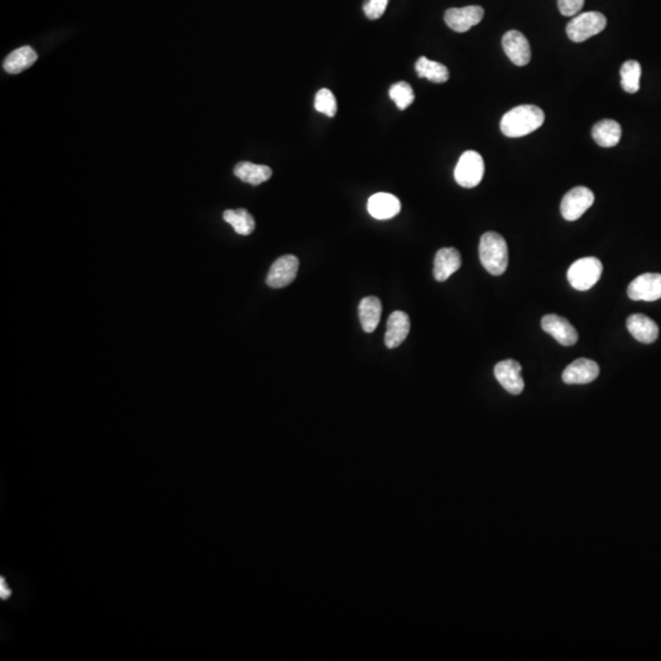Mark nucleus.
<instances>
[{"mask_svg":"<svg viewBox=\"0 0 661 661\" xmlns=\"http://www.w3.org/2000/svg\"><path fill=\"white\" fill-rule=\"evenodd\" d=\"M545 121V114L537 105H523L508 110L501 119V131L508 138H522L532 134Z\"/></svg>","mask_w":661,"mask_h":661,"instance_id":"1","label":"nucleus"},{"mask_svg":"<svg viewBox=\"0 0 661 661\" xmlns=\"http://www.w3.org/2000/svg\"><path fill=\"white\" fill-rule=\"evenodd\" d=\"M480 261L489 274L501 276L508 267V248L506 240L496 232L482 234L479 245Z\"/></svg>","mask_w":661,"mask_h":661,"instance_id":"2","label":"nucleus"},{"mask_svg":"<svg viewBox=\"0 0 661 661\" xmlns=\"http://www.w3.org/2000/svg\"><path fill=\"white\" fill-rule=\"evenodd\" d=\"M607 17L597 11H588L576 15L567 24L566 32L572 42L581 43L599 35L607 27Z\"/></svg>","mask_w":661,"mask_h":661,"instance_id":"3","label":"nucleus"},{"mask_svg":"<svg viewBox=\"0 0 661 661\" xmlns=\"http://www.w3.org/2000/svg\"><path fill=\"white\" fill-rule=\"evenodd\" d=\"M602 274V264L597 258H584L574 261L567 272V278L573 288L586 292L593 288Z\"/></svg>","mask_w":661,"mask_h":661,"instance_id":"4","label":"nucleus"},{"mask_svg":"<svg viewBox=\"0 0 661 661\" xmlns=\"http://www.w3.org/2000/svg\"><path fill=\"white\" fill-rule=\"evenodd\" d=\"M485 172V164L482 154L477 151H466L458 161L454 170V179L458 184L472 189L480 184Z\"/></svg>","mask_w":661,"mask_h":661,"instance_id":"5","label":"nucleus"},{"mask_svg":"<svg viewBox=\"0 0 661 661\" xmlns=\"http://www.w3.org/2000/svg\"><path fill=\"white\" fill-rule=\"evenodd\" d=\"M594 194L586 186H576L570 190L561 201V214L570 222L581 218L594 204Z\"/></svg>","mask_w":661,"mask_h":661,"instance_id":"6","label":"nucleus"},{"mask_svg":"<svg viewBox=\"0 0 661 661\" xmlns=\"http://www.w3.org/2000/svg\"><path fill=\"white\" fill-rule=\"evenodd\" d=\"M299 260L294 255H284L271 266L266 283L271 288H284L297 278Z\"/></svg>","mask_w":661,"mask_h":661,"instance_id":"7","label":"nucleus"},{"mask_svg":"<svg viewBox=\"0 0 661 661\" xmlns=\"http://www.w3.org/2000/svg\"><path fill=\"white\" fill-rule=\"evenodd\" d=\"M484 9L479 6L451 8L445 13V22L454 32H467L473 26H477L484 17Z\"/></svg>","mask_w":661,"mask_h":661,"instance_id":"8","label":"nucleus"},{"mask_svg":"<svg viewBox=\"0 0 661 661\" xmlns=\"http://www.w3.org/2000/svg\"><path fill=\"white\" fill-rule=\"evenodd\" d=\"M628 297L636 302H655L661 299V274H644L632 281Z\"/></svg>","mask_w":661,"mask_h":661,"instance_id":"9","label":"nucleus"},{"mask_svg":"<svg viewBox=\"0 0 661 661\" xmlns=\"http://www.w3.org/2000/svg\"><path fill=\"white\" fill-rule=\"evenodd\" d=\"M495 378L500 385L511 394H521L524 389V380L522 378V366L521 364L507 359L496 364L495 366Z\"/></svg>","mask_w":661,"mask_h":661,"instance_id":"10","label":"nucleus"},{"mask_svg":"<svg viewBox=\"0 0 661 661\" xmlns=\"http://www.w3.org/2000/svg\"><path fill=\"white\" fill-rule=\"evenodd\" d=\"M503 47L513 64L524 66L532 59V50L526 36L519 31H508L503 37Z\"/></svg>","mask_w":661,"mask_h":661,"instance_id":"11","label":"nucleus"},{"mask_svg":"<svg viewBox=\"0 0 661 661\" xmlns=\"http://www.w3.org/2000/svg\"><path fill=\"white\" fill-rule=\"evenodd\" d=\"M542 327L547 334L552 336L558 343L565 347H571L578 341V332L576 328L572 326L567 318L555 313H550L542 318Z\"/></svg>","mask_w":661,"mask_h":661,"instance_id":"12","label":"nucleus"},{"mask_svg":"<svg viewBox=\"0 0 661 661\" xmlns=\"http://www.w3.org/2000/svg\"><path fill=\"white\" fill-rule=\"evenodd\" d=\"M600 369L594 360L577 359L570 364L562 373V380L567 385H586L597 380Z\"/></svg>","mask_w":661,"mask_h":661,"instance_id":"13","label":"nucleus"},{"mask_svg":"<svg viewBox=\"0 0 661 661\" xmlns=\"http://www.w3.org/2000/svg\"><path fill=\"white\" fill-rule=\"evenodd\" d=\"M462 266V258L457 249L443 248L438 250L433 260V277L438 282L447 281Z\"/></svg>","mask_w":661,"mask_h":661,"instance_id":"14","label":"nucleus"},{"mask_svg":"<svg viewBox=\"0 0 661 661\" xmlns=\"http://www.w3.org/2000/svg\"><path fill=\"white\" fill-rule=\"evenodd\" d=\"M410 331V320L403 311H393L387 320L385 344L388 349L397 348L406 341Z\"/></svg>","mask_w":661,"mask_h":661,"instance_id":"15","label":"nucleus"},{"mask_svg":"<svg viewBox=\"0 0 661 661\" xmlns=\"http://www.w3.org/2000/svg\"><path fill=\"white\" fill-rule=\"evenodd\" d=\"M627 328L630 334L641 343H653L659 336V327L655 321L641 313H634L627 318Z\"/></svg>","mask_w":661,"mask_h":661,"instance_id":"16","label":"nucleus"},{"mask_svg":"<svg viewBox=\"0 0 661 661\" xmlns=\"http://www.w3.org/2000/svg\"><path fill=\"white\" fill-rule=\"evenodd\" d=\"M368 211L373 218L381 221L393 218L401 211V201L394 195L378 193L369 199Z\"/></svg>","mask_w":661,"mask_h":661,"instance_id":"17","label":"nucleus"},{"mask_svg":"<svg viewBox=\"0 0 661 661\" xmlns=\"http://www.w3.org/2000/svg\"><path fill=\"white\" fill-rule=\"evenodd\" d=\"M383 305L376 297H366L359 304V318L364 332L373 334L380 323Z\"/></svg>","mask_w":661,"mask_h":661,"instance_id":"18","label":"nucleus"},{"mask_svg":"<svg viewBox=\"0 0 661 661\" xmlns=\"http://www.w3.org/2000/svg\"><path fill=\"white\" fill-rule=\"evenodd\" d=\"M592 135L593 139L599 146L614 147L621 140V125L618 124L615 120H600L593 126Z\"/></svg>","mask_w":661,"mask_h":661,"instance_id":"19","label":"nucleus"},{"mask_svg":"<svg viewBox=\"0 0 661 661\" xmlns=\"http://www.w3.org/2000/svg\"><path fill=\"white\" fill-rule=\"evenodd\" d=\"M234 174L244 183L260 185L272 177V170L267 165L254 164L251 162H240L234 168Z\"/></svg>","mask_w":661,"mask_h":661,"instance_id":"20","label":"nucleus"},{"mask_svg":"<svg viewBox=\"0 0 661 661\" xmlns=\"http://www.w3.org/2000/svg\"><path fill=\"white\" fill-rule=\"evenodd\" d=\"M38 55L30 45L21 47L19 50L11 52L4 60V70L9 74H20L24 70L29 69L35 64Z\"/></svg>","mask_w":661,"mask_h":661,"instance_id":"21","label":"nucleus"},{"mask_svg":"<svg viewBox=\"0 0 661 661\" xmlns=\"http://www.w3.org/2000/svg\"><path fill=\"white\" fill-rule=\"evenodd\" d=\"M415 70L419 77L428 79L435 84H443L450 79V71L445 65L428 59L426 57L419 58L418 61L415 63Z\"/></svg>","mask_w":661,"mask_h":661,"instance_id":"22","label":"nucleus"},{"mask_svg":"<svg viewBox=\"0 0 661 661\" xmlns=\"http://www.w3.org/2000/svg\"><path fill=\"white\" fill-rule=\"evenodd\" d=\"M223 219L240 235H250L254 232V217L246 209H227L224 211Z\"/></svg>","mask_w":661,"mask_h":661,"instance_id":"23","label":"nucleus"},{"mask_svg":"<svg viewBox=\"0 0 661 661\" xmlns=\"http://www.w3.org/2000/svg\"><path fill=\"white\" fill-rule=\"evenodd\" d=\"M622 89L628 94H636L641 89V66L636 60H628L622 65Z\"/></svg>","mask_w":661,"mask_h":661,"instance_id":"24","label":"nucleus"},{"mask_svg":"<svg viewBox=\"0 0 661 661\" xmlns=\"http://www.w3.org/2000/svg\"><path fill=\"white\" fill-rule=\"evenodd\" d=\"M388 95L401 110H407L415 98L412 86L409 85L408 82H404V81L393 84L391 89H389Z\"/></svg>","mask_w":661,"mask_h":661,"instance_id":"25","label":"nucleus"},{"mask_svg":"<svg viewBox=\"0 0 661 661\" xmlns=\"http://www.w3.org/2000/svg\"><path fill=\"white\" fill-rule=\"evenodd\" d=\"M315 110L332 118L337 113V101L334 94L327 89L318 91L315 97Z\"/></svg>","mask_w":661,"mask_h":661,"instance_id":"26","label":"nucleus"},{"mask_svg":"<svg viewBox=\"0 0 661 661\" xmlns=\"http://www.w3.org/2000/svg\"><path fill=\"white\" fill-rule=\"evenodd\" d=\"M389 0H366L364 3L363 10L370 20H378L385 14Z\"/></svg>","mask_w":661,"mask_h":661,"instance_id":"27","label":"nucleus"},{"mask_svg":"<svg viewBox=\"0 0 661 661\" xmlns=\"http://www.w3.org/2000/svg\"><path fill=\"white\" fill-rule=\"evenodd\" d=\"M558 9L563 16H574L582 10L584 0H557Z\"/></svg>","mask_w":661,"mask_h":661,"instance_id":"28","label":"nucleus"}]
</instances>
